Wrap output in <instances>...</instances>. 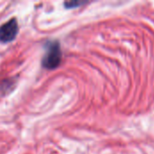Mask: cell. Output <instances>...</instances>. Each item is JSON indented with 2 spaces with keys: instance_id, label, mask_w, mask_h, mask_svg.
<instances>
[{
  "instance_id": "1",
  "label": "cell",
  "mask_w": 154,
  "mask_h": 154,
  "mask_svg": "<svg viewBox=\"0 0 154 154\" xmlns=\"http://www.w3.org/2000/svg\"><path fill=\"white\" fill-rule=\"evenodd\" d=\"M61 62V50L59 42L51 41L46 45V52L42 58V64L45 69H54Z\"/></svg>"
},
{
  "instance_id": "2",
  "label": "cell",
  "mask_w": 154,
  "mask_h": 154,
  "mask_svg": "<svg viewBox=\"0 0 154 154\" xmlns=\"http://www.w3.org/2000/svg\"><path fill=\"white\" fill-rule=\"evenodd\" d=\"M18 23L13 18L0 26V42H10L16 37L18 33Z\"/></svg>"
},
{
  "instance_id": "3",
  "label": "cell",
  "mask_w": 154,
  "mask_h": 154,
  "mask_svg": "<svg viewBox=\"0 0 154 154\" xmlns=\"http://www.w3.org/2000/svg\"><path fill=\"white\" fill-rule=\"evenodd\" d=\"M81 3L79 2H66L64 3V5L67 7V8H71V7H75L76 5H79Z\"/></svg>"
}]
</instances>
